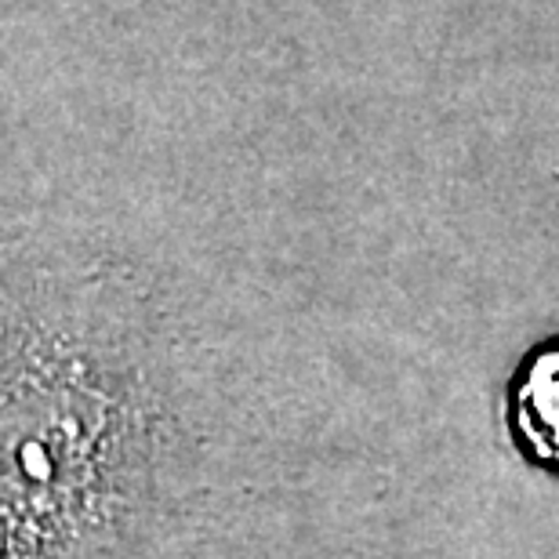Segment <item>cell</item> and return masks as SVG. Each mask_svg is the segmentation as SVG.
<instances>
[{
    "instance_id": "obj_1",
    "label": "cell",
    "mask_w": 559,
    "mask_h": 559,
    "mask_svg": "<svg viewBox=\"0 0 559 559\" xmlns=\"http://www.w3.org/2000/svg\"><path fill=\"white\" fill-rule=\"evenodd\" d=\"M506 421L523 462L559 476V334L542 338L516 364L506 393Z\"/></svg>"
}]
</instances>
